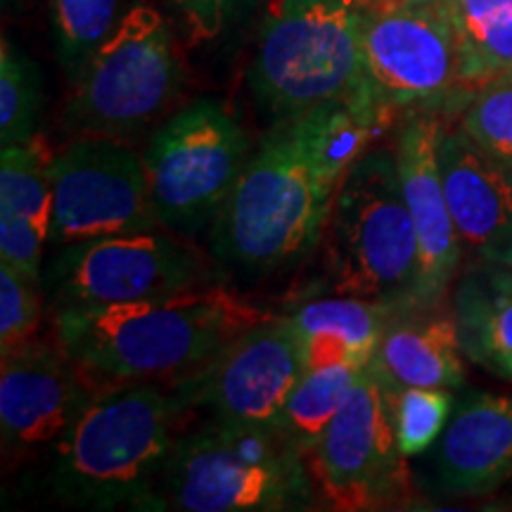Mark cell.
Listing matches in <instances>:
<instances>
[{
    "instance_id": "cell-2",
    "label": "cell",
    "mask_w": 512,
    "mask_h": 512,
    "mask_svg": "<svg viewBox=\"0 0 512 512\" xmlns=\"http://www.w3.org/2000/svg\"><path fill=\"white\" fill-rule=\"evenodd\" d=\"M271 313L228 287H192L140 302L62 309L55 339L95 384L174 380Z\"/></svg>"
},
{
    "instance_id": "cell-29",
    "label": "cell",
    "mask_w": 512,
    "mask_h": 512,
    "mask_svg": "<svg viewBox=\"0 0 512 512\" xmlns=\"http://www.w3.org/2000/svg\"><path fill=\"white\" fill-rule=\"evenodd\" d=\"M48 245L46 235L34 223L22 216L0 211V264L27 278L29 283L43 287V247Z\"/></svg>"
},
{
    "instance_id": "cell-9",
    "label": "cell",
    "mask_w": 512,
    "mask_h": 512,
    "mask_svg": "<svg viewBox=\"0 0 512 512\" xmlns=\"http://www.w3.org/2000/svg\"><path fill=\"white\" fill-rule=\"evenodd\" d=\"M252 143L219 100H197L176 112L143 155L150 197L166 233H209L252 157Z\"/></svg>"
},
{
    "instance_id": "cell-24",
    "label": "cell",
    "mask_w": 512,
    "mask_h": 512,
    "mask_svg": "<svg viewBox=\"0 0 512 512\" xmlns=\"http://www.w3.org/2000/svg\"><path fill=\"white\" fill-rule=\"evenodd\" d=\"M50 22L57 60L74 81L119 22V0H50Z\"/></svg>"
},
{
    "instance_id": "cell-3",
    "label": "cell",
    "mask_w": 512,
    "mask_h": 512,
    "mask_svg": "<svg viewBox=\"0 0 512 512\" xmlns=\"http://www.w3.org/2000/svg\"><path fill=\"white\" fill-rule=\"evenodd\" d=\"M178 425L174 396L157 382L98 384L50 448V494L86 510H164L162 479Z\"/></svg>"
},
{
    "instance_id": "cell-18",
    "label": "cell",
    "mask_w": 512,
    "mask_h": 512,
    "mask_svg": "<svg viewBox=\"0 0 512 512\" xmlns=\"http://www.w3.org/2000/svg\"><path fill=\"white\" fill-rule=\"evenodd\" d=\"M463 344L451 306L401 309L384 325L368 368L392 392L463 387Z\"/></svg>"
},
{
    "instance_id": "cell-30",
    "label": "cell",
    "mask_w": 512,
    "mask_h": 512,
    "mask_svg": "<svg viewBox=\"0 0 512 512\" xmlns=\"http://www.w3.org/2000/svg\"><path fill=\"white\" fill-rule=\"evenodd\" d=\"M174 5L195 41H214L245 15L252 0H174Z\"/></svg>"
},
{
    "instance_id": "cell-21",
    "label": "cell",
    "mask_w": 512,
    "mask_h": 512,
    "mask_svg": "<svg viewBox=\"0 0 512 512\" xmlns=\"http://www.w3.org/2000/svg\"><path fill=\"white\" fill-rule=\"evenodd\" d=\"M458 38L460 76L475 93L512 69V0H448Z\"/></svg>"
},
{
    "instance_id": "cell-10",
    "label": "cell",
    "mask_w": 512,
    "mask_h": 512,
    "mask_svg": "<svg viewBox=\"0 0 512 512\" xmlns=\"http://www.w3.org/2000/svg\"><path fill=\"white\" fill-rule=\"evenodd\" d=\"M304 373L302 342L287 313L242 332L200 368L166 382L178 411L280 430L285 403Z\"/></svg>"
},
{
    "instance_id": "cell-20",
    "label": "cell",
    "mask_w": 512,
    "mask_h": 512,
    "mask_svg": "<svg viewBox=\"0 0 512 512\" xmlns=\"http://www.w3.org/2000/svg\"><path fill=\"white\" fill-rule=\"evenodd\" d=\"M396 311L401 309L335 292L297 304L287 316L302 342L304 370L344 361L368 366L384 325Z\"/></svg>"
},
{
    "instance_id": "cell-23",
    "label": "cell",
    "mask_w": 512,
    "mask_h": 512,
    "mask_svg": "<svg viewBox=\"0 0 512 512\" xmlns=\"http://www.w3.org/2000/svg\"><path fill=\"white\" fill-rule=\"evenodd\" d=\"M53 152L34 138L24 145H3L0 152V211L22 216L50 242L53 223Z\"/></svg>"
},
{
    "instance_id": "cell-22",
    "label": "cell",
    "mask_w": 512,
    "mask_h": 512,
    "mask_svg": "<svg viewBox=\"0 0 512 512\" xmlns=\"http://www.w3.org/2000/svg\"><path fill=\"white\" fill-rule=\"evenodd\" d=\"M366 368L368 366L354 361L328 363V366L306 368L299 377L297 387L292 389L290 399L285 403L280 432L294 446L302 448L306 458L320 434L328 430L339 408L347 403Z\"/></svg>"
},
{
    "instance_id": "cell-11",
    "label": "cell",
    "mask_w": 512,
    "mask_h": 512,
    "mask_svg": "<svg viewBox=\"0 0 512 512\" xmlns=\"http://www.w3.org/2000/svg\"><path fill=\"white\" fill-rule=\"evenodd\" d=\"M204 280L207 266L195 249L152 230L57 247L43 271V294L55 313L166 297Z\"/></svg>"
},
{
    "instance_id": "cell-31",
    "label": "cell",
    "mask_w": 512,
    "mask_h": 512,
    "mask_svg": "<svg viewBox=\"0 0 512 512\" xmlns=\"http://www.w3.org/2000/svg\"><path fill=\"white\" fill-rule=\"evenodd\" d=\"M17 3H22V0H3V8L8 10V8H15Z\"/></svg>"
},
{
    "instance_id": "cell-5",
    "label": "cell",
    "mask_w": 512,
    "mask_h": 512,
    "mask_svg": "<svg viewBox=\"0 0 512 512\" xmlns=\"http://www.w3.org/2000/svg\"><path fill=\"white\" fill-rule=\"evenodd\" d=\"M320 247L335 294L415 309L418 238L403 197L396 147L370 145L351 164Z\"/></svg>"
},
{
    "instance_id": "cell-12",
    "label": "cell",
    "mask_w": 512,
    "mask_h": 512,
    "mask_svg": "<svg viewBox=\"0 0 512 512\" xmlns=\"http://www.w3.org/2000/svg\"><path fill=\"white\" fill-rule=\"evenodd\" d=\"M50 245L162 230L143 157L124 140L81 136L55 152Z\"/></svg>"
},
{
    "instance_id": "cell-17",
    "label": "cell",
    "mask_w": 512,
    "mask_h": 512,
    "mask_svg": "<svg viewBox=\"0 0 512 512\" xmlns=\"http://www.w3.org/2000/svg\"><path fill=\"white\" fill-rule=\"evenodd\" d=\"M439 169L467 264L512 266V164L463 126L441 128Z\"/></svg>"
},
{
    "instance_id": "cell-8",
    "label": "cell",
    "mask_w": 512,
    "mask_h": 512,
    "mask_svg": "<svg viewBox=\"0 0 512 512\" xmlns=\"http://www.w3.org/2000/svg\"><path fill=\"white\" fill-rule=\"evenodd\" d=\"M363 83L389 114L465 107L448 0H361Z\"/></svg>"
},
{
    "instance_id": "cell-1",
    "label": "cell",
    "mask_w": 512,
    "mask_h": 512,
    "mask_svg": "<svg viewBox=\"0 0 512 512\" xmlns=\"http://www.w3.org/2000/svg\"><path fill=\"white\" fill-rule=\"evenodd\" d=\"M392 119L363 83L349 98L273 121L209 230L216 266L261 280L304 264L351 164Z\"/></svg>"
},
{
    "instance_id": "cell-27",
    "label": "cell",
    "mask_w": 512,
    "mask_h": 512,
    "mask_svg": "<svg viewBox=\"0 0 512 512\" xmlns=\"http://www.w3.org/2000/svg\"><path fill=\"white\" fill-rule=\"evenodd\" d=\"M460 126L479 145L512 164V69L470 95Z\"/></svg>"
},
{
    "instance_id": "cell-15",
    "label": "cell",
    "mask_w": 512,
    "mask_h": 512,
    "mask_svg": "<svg viewBox=\"0 0 512 512\" xmlns=\"http://www.w3.org/2000/svg\"><path fill=\"white\" fill-rule=\"evenodd\" d=\"M415 479L444 501L482 498L512 479V396L465 392L439 439L422 453Z\"/></svg>"
},
{
    "instance_id": "cell-25",
    "label": "cell",
    "mask_w": 512,
    "mask_h": 512,
    "mask_svg": "<svg viewBox=\"0 0 512 512\" xmlns=\"http://www.w3.org/2000/svg\"><path fill=\"white\" fill-rule=\"evenodd\" d=\"M41 76L27 53L3 36L0 46V143L24 145L36 138Z\"/></svg>"
},
{
    "instance_id": "cell-13",
    "label": "cell",
    "mask_w": 512,
    "mask_h": 512,
    "mask_svg": "<svg viewBox=\"0 0 512 512\" xmlns=\"http://www.w3.org/2000/svg\"><path fill=\"white\" fill-rule=\"evenodd\" d=\"M394 392L363 370L354 392L309 451L318 496L335 510H375L408 486L396 441Z\"/></svg>"
},
{
    "instance_id": "cell-4",
    "label": "cell",
    "mask_w": 512,
    "mask_h": 512,
    "mask_svg": "<svg viewBox=\"0 0 512 512\" xmlns=\"http://www.w3.org/2000/svg\"><path fill=\"white\" fill-rule=\"evenodd\" d=\"M309 458L273 427L197 418L178 432L162 505L181 512H297L316 508Z\"/></svg>"
},
{
    "instance_id": "cell-19",
    "label": "cell",
    "mask_w": 512,
    "mask_h": 512,
    "mask_svg": "<svg viewBox=\"0 0 512 512\" xmlns=\"http://www.w3.org/2000/svg\"><path fill=\"white\" fill-rule=\"evenodd\" d=\"M463 354L512 382V266L467 264L451 294Z\"/></svg>"
},
{
    "instance_id": "cell-28",
    "label": "cell",
    "mask_w": 512,
    "mask_h": 512,
    "mask_svg": "<svg viewBox=\"0 0 512 512\" xmlns=\"http://www.w3.org/2000/svg\"><path fill=\"white\" fill-rule=\"evenodd\" d=\"M41 285L29 283L27 278L0 264V351L10 354L38 337L43 318ZM0 354V356H3Z\"/></svg>"
},
{
    "instance_id": "cell-14",
    "label": "cell",
    "mask_w": 512,
    "mask_h": 512,
    "mask_svg": "<svg viewBox=\"0 0 512 512\" xmlns=\"http://www.w3.org/2000/svg\"><path fill=\"white\" fill-rule=\"evenodd\" d=\"M98 389L60 344L31 339L3 354L0 434L8 453L53 448Z\"/></svg>"
},
{
    "instance_id": "cell-26",
    "label": "cell",
    "mask_w": 512,
    "mask_h": 512,
    "mask_svg": "<svg viewBox=\"0 0 512 512\" xmlns=\"http://www.w3.org/2000/svg\"><path fill=\"white\" fill-rule=\"evenodd\" d=\"M448 389L408 387L394 396L396 441L403 458H420L444 432L453 411Z\"/></svg>"
},
{
    "instance_id": "cell-16",
    "label": "cell",
    "mask_w": 512,
    "mask_h": 512,
    "mask_svg": "<svg viewBox=\"0 0 512 512\" xmlns=\"http://www.w3.org/2000/svg\"><path fill=\"white\" fill-rule=\"evenodd\" d=\"M441 128L444 124L437 112H411L394 143L403 197L418 238L415 309L444 304L463 261V247L441 183L437 152Z\"/></svg>"
},
{
    "instance_id": "cell-6",
    "label": "cell",
    "mask_w": 512,
    "mask_h": 512,
    "mask_svg": "<svg viewBox=\"0 0 512 512\" xmlns=\"http://www.w3.org/2000/svg\"><path fill=\"white\" fill-rule=\"evenodd\" d=\"M247 81L271 121L354 95L363 86L361 0H273Z\"/></svg>"
},
{
    "instance_id": "cell-7",
    "label": "cell",
    "mask_w": 512,
    "mask_h": 512,
    "mask_svg": "<svg viewBox=\"0 0 512 512\" xmlns=\"http://www.w3.org/2000/svg\"><path fill=\"white\" fill-rule=\"evenodd\" d=\"M181 67L169 24L155 5H131L74 79L64 126L79 136L128 140L162 117Z\"/></svg>"
},
{
    "instance_id": "cell-32",
    "label": "cell",
    "mask_w": 512,
    "mask_h": 512,
    "mask_svg": "<svg viewBox=\"0 0 512 512\" xmlns=\"http://www.w3.org/2000/svg\"><path fill=\"white\" fill-rule=\"evenodd\" d=\"M510 508H512V498H510Z\"/></svg>"
}]
</instances>
